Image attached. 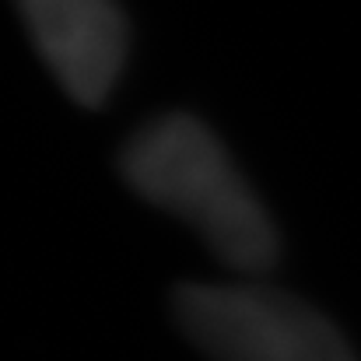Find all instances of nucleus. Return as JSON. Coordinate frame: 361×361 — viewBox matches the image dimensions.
Returning <instances> with one entry per match:
<instances>
[{"label":"nucleus","instance_id":"obj_1","mask_svg":"<svg viewBox=\"0 0 361 361\" xmlns=\"http://www.w3.org/2000/svg\"><path fill=\"white\" fill-rule=\"evenodd\" d=\"M120 172L137 197L190 225L207 249L242 277L277 263V228L239 165L207 123L165 113L123 147Z\"/></svg>","mask_w":361,"mask_h":361},{"label":"nucleus","instance_id":"obj_2","mask_svg":"<svg viewBox=\"0 0 361 361\" xmlns=\"http://www.w3.org/2000/svg\"><path fill=\"white\" fill-rule=\"evenodd\" d=\"M172 316L211 361H358L319 309L256 277L183 284Z\"/></svg>","mask_w":361,"mask_h":361},{"label":"nucleus","instance_id":"obj_3","mask_svg":"<svg viewBox=\"0 0 361 361\" xmlns=\"http://www.w3.org/2000/svg\"><path fill=\"white\" fill-rule=\"evenodd\" d=\"M53 81L85 109L116 88L126 60V18L116 0H14Z\"/></svg>","mask_w":361,"mask_h":361}]
</instances>
